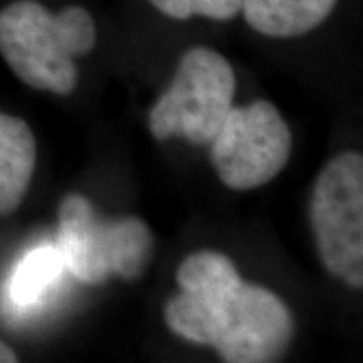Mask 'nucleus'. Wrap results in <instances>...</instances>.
Listing matches in <instances>:
<instances>
[{"instance_id":"423d86ee","label":"nucleus","mask_w":363,"mask_h":363,"mask_svg":"<svg viewBox=\"0 0 363 363\" xmlns=\"http://www.w3.org/2000/svg\"><path fill=\"white\" fill-rule=\"evenodd\" d=\"M212 165L225 187L252 190L271 182L289 160L291 131L269 101L230 108L211 142Z\"/></svg>"},{"instance_id":"f03ea898","label":"nucleus","mask_w":363,"mask_h":363,"mask_svg":"<svg viewBox=\"0 0 363 363\" xmlns=\"http://www.w3.org/2000/svg\"><path fill=\"white\" fill-rule=\"evenodd\" d=\"M91 13L79 6L51 13L35 0H16L0 12V54L22 83L67 96L78 84L76 57L96 45Z\"/></svg>"},{"instance_id":"1a4fd4ad","label":"nucleus","mask_w":363,"mask_h":363,"mask_svg":"<svg viewBox=\"0 0 363 363\" xmlns=\"http://www.w3.org/2000/svg\"><path fill=\"white\" fill-rule=\"evenodd\" d=\"M62 267L57 247L44 246L27 254L11 281L12 301L21 308L33 306L56 283Z\"/></svg>"},{"instance_id":"9b49d317","label":"nucleus","mask_w":363,"mask_h":363,"mask_svg":"<svg viewBox=\"0 0 363 363\" xmlns=\"http://www.w3.org/2000/svg\"><path fill=\"white\" fill-rule=\"evenodd\" d=\"M16 362H17L16 352L0 340V363H16Z\"/></svg>"},{"instance_id":"20e7f679","label":"nucleus","mask_w":363,"mask_h":363,"mask_svg":"<svg viewBox=\"0 0 363 363\" xmlns=\"http://www.w3.org/2000/svg\"><path fill=\"white\" fill-rule=\"evenodd\" d=\"M234 94L235 74L229 61L214 49H189L170 88L150 111V131L158 140L184 136L195 145L211 143L234 106Z\"/></svg>"},{"instance_id":"6e6552de","label":"nucleus","mask_w":363,"mask_h":363,"mask_svg":"<svg viewBox=\"0 0 363 363\" xmlns=\"http://www.w3.org/2000/svg\"><path fill=\"white\" fill-rule=\"evenodd\" d=\"M338 0H242L244 19L256 33L274 39L308 34L328 19Z\"/></svg>"},{"instance_id":"39448f33","label":"nucleus","mask_w":363,"mask_h":363,"mask_svg":"<svg viewBox=\"0 0 363 363\" xmlns=\"http://www.w3.org/2000/svg\"><path fill=\"white\" fill-rule=\"evenodd\" d=\"M311 225L326 271L352 288L363 286V158L347 152L330 160L311 197Z\"/></svg>"},{"instance_id":"7ed1b4c3","label":"nucleus","mask_w":363,"mask_h":363,"mask_svg":"<svg viewBox=\"0 0 363 363\" xmlns=\"http://www.w3.org/2000/svg\"><path fill=\"white\" fill-rule=\"evenodd\" d=\"M57 251L67 271L86 284L111 276L133 281L153 256V235L138 217L104 220L88 199L69 194L59 207Z\"/></svg>"},{"instance_id":"9d476101","label":"nucleus","mask_w":363,"mask_h":363,"mask_svg":"<svg viewBox=\"0 0 363 363\" xmlns=\"http://www.w3.org/2000/svg\"><path fill=\"white\" fill-rule=\"evenodd\" d=\"M158 12L177 21L194 16L212 21H230L242 9V0H148Z\"/></svg>"},{"instance_id":"0eeeda50","label":"nucleus","mask_w":363,"mask_h":363,"mask_svg":"<svg viewBox=\"0 0 363 363\" xmlns=\"http://www.w3.org/2000/svg\"><path fill=\"white\" fill-rule=\"evenodd\" d=\"M35 138L29 125L0 113V216H9L24 201L35 167Z\"/></svg>"},{"instance_id":"f257e3e1","label":"nucleus","mask_w":363,"mask_h":363,"mask_svg":"<svg viewBox=\"0 0 363 363\" xmlns=\"http://www.w3.org/2000/svg\"><path fill=\"white\" fill-rule=\"evenodd\" d=\"M182 291L165 306V321L179 337L211 345L224 362H276L293 338V316L283 299L244 283L229 257L201 251L177 271Z\"/></svg>"}]
</instances>
